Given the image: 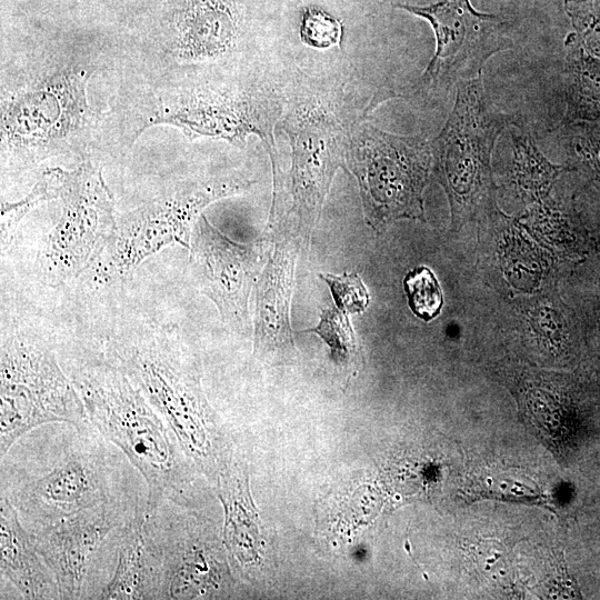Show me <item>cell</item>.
<instances>
[{
    "instance_id": "obj_1",
    "label": "cell",
    "mask_w": 600,
    "mask_h": 600,
    "mask_svg": "<svg viewBox=\"0 0 600 600\" xmlns=\"http://www.w3.org/2000/svg\"><path fill=\"white\" fill-rule=\"evenodd\" d=\"M71 381L89 421L143 477L148 488L146 509L186 504L191 459L123 369L113 364L87 367L76 371Z\"/></svg>"
},
{
    "instance_id": "obj_2",
    "label": "cell",
    "mask_w": 600,
    "mask_h": 600,
    "mask_svg": "<svg viewBox=\"0 0 600 600\" xmlns=\"http://www.w3.org/2000/svg\"><path fill=\"white\" fill-rule=\"evenodd\" d=\"M112 352L134 386L161 414L187 456L204 472L224 469L222 440L207 401L198 362L161 328H142L117 339Z\"/></svg>"
},
{
    "instance_id": "obj_3",
    "label": "cell",
    "mask_w": 600,
    "mask_h": 600,
    "mask_svg": "<svg viewBox=\"0 0 600 600\" xmlns=\"http://www.w3.org/2000/svg\"><path fill=\"white\" fill-rule=\"evenodd\" d=\"M510 122L489 101L481 74L458 82L453 108L430 143L433 171L450 206L451 229L494 208L491 153Z\"/></svg>"
},
{
    "instance_id": "obj_4",
    "label": "cell",
    "mask_w": 600,
    "mask_h": 600,
    "mask_svg": "<svg viewBox=\"0 0 600 600\" xmlns=\"http://www.w3.org/2000/svg\"><path fill=\"white\" fill-rule=\"evenodd\" d=\"M0 357V456L28 431L66 422H90L71 380L49 344L28 331L2 333Z\"/></svg>"
},
{
    "instance_id": "obj_5",
    "label": "cell",
    "mask_w": 600,
    "mask_h": 600,
    "mask_svg": "<svg viewBox=\"0 0 600 600\" xmlns=\"http://www.w3.org/2000/svg\"><path fill=\"white\" fill-rule=\"evenodd\" d=\"M431 163L427 140L354 124L344 169L357 179L366 222L377 234L399 219L426 221L423 190Z\"/></svg>"
},
{
    "instance_id": "obj_6",
    "label": "cell",
    "mask_w": 600,
    "mask_h": 600,
    "mask_svg": "<svg viewBox=\"0 0 600 600\" xmlns=\"http://www.w3.org/2000/svg\"><path fill=\"white\" fill-rule=\"evenodd\" d=\"M356 123L314 94L297 97L289 104L282 122L292 150L288 214L296 217V232L306 246L320 220L337 169L346 167L347 143Z\"/></svg>"
},
{
    "instance_id": "obj_7",
    "label": "cell",
    "mask_w": 600,
    "mask_h": 600,
    "mask_svg": "<svg viewBox=\"0 0 600 600\" xmlns=\"http://www.w3.org/2000/svg\"><path fill=\"white\" fill-rule=\"evenodd\" d=\"M251 181L241 176H222L183 182L128 212L117 224L108 248V264L126 273L170 244L190 248V239L201 211L222 198L247 191Z\"/></svg>"
},
{
    "instance_id": "obj_8",
    "label": "cell",
    "mask_w": 600,
    "mask_h": 600,
    "mask_svg": "<svg viewBox=\"0 0 600 600\" xmlns=\"http://www.w3.org/2000/svg\"><path fill=\"white\" fill-rule=\"evenodd\" d=\"M61 216L49 234L42 267L51 282L77 278L112 243L118 222L101 169L86 162L60 169Z\"/></svg>"
},
{
    "instance_id": "obj_9",
    "label": "cell",
    "mask_w": 600,
    "mask_h": 600,
    "mask_svg": "<svg viewBox=\"0 0 600 600\" xmlns=\"http://www.w3.org/2000/svg\"><path fill=\"white\" fill-rule=\"evenodd\" d=\"M282 104L256 88H197L162 102L146 127L170 124L190 139L209 137L243 146L259 137L277 167L273 127ZM144 127V128H146Z\"/></svg>"
},
{
    "instance_id": "obj_10",
    "label": "cell",
    "mask_w": 600,
    "mask_h": 600,
    "mask_svg": "<svg viewBox=\"0 0 600 600\" xmlns=\"http://www.w3.org/2000/svg\"><path fill=\"white\" fill-rule=\"evenodd\" d=\"M398 7L424 18L433 29L436 52L422 74L429 83L449 87L472 79L481 74L491 56L512 47L503 22L497 16L477 12L469 0Z\"/></svg>"
},
{
    "instance_id": "obj_11",
    "label": "cell",
    "mask_w": 600,
    "mask_h": 600,
    "mask_svg": "<svg viewBox=\"0 0 600 600\" xmlns=\"http://www.w3.org/2000/svg\"><path fill=\"white\" fill-rule=\"evenodd\" d=\"M263 241H233L203 214L191 236L190 264L200 291L217 307L226 326L246 336L250 331L249 297L260 274Z\"/></svg>"
},
{
    "instance_id": "obj_12",
    "label": "cell",
    "mask_w": 600,
    "mask_h": 600,
    "mask_svg": "<svg viewBox=\"0 0 600 600\" xmlns=\"http://www.w3.org/2000/svg\"><path fill=\"white\" fill-rule=\"evenodd\" d=\"M89 111L86 72L63 71L7 101L2 132L20 151L46 150L81 130Z\"/></svg>"
},
{
    "instance_id": "obj_13",
    "label": "cell",
    "mask_w": 600,
    "mask_h": 600,
    "mask_svg": "<svg viewBox=\"0 0 600 600\" xmlns=\"http://www.w3.org/2000/svg\"><path fill=\"white\" fill-rule=\"evenodd\" d=\"M8 499L40 529L110 501L109 472L102 457L74 449L47 472L19 484Z\"/></svg>"
},
{
    "instance_id": "obj_14",
    "label": "cell",
    "mask_w": 600,
    "mask_h": 600,
    "mask_svg": "<svg viewBox=\"0 0 600 600\" xmlns=\"http://www.w3.org/2000/svg\"><path fill=\"white\" fill-rule=\"evenodd\" d=\"M129 517L113 500L40 528L37 547L58 584L60 599H79L94 553Z\"/></svg>"
},
{
    "instance_id": "obj_15",
    "label": "cell",
    "mask_w": 600,
    "mask_h": 600,
    "mask_svg": "<svg viewBox=\"0 0 600 600\" xmlns=\"http://www.w3.org/2000/svg\"><path fill=\"white\" fill-rule=\"evenodd\" d=\"M118 559L100 599H167L163 530L154 511L133 514L119 528Z\"/></svg>"
},
{
    "instance_id": "obj_16",
    "label": "cell",
    "mask_w": 600,
    "mask_h": 600,
    "mask_svg": "<svg viewBox=\"0 0 600 600\" xmlns=\"http://www.w3.org/2000/svg\"><path fill=\"white\" fill-rule=\"evenodd\" d=\"M300 240L296 233L277 240L254 284L256 358L287 356L294 350L290 306Z\"/></svg>"
},
{
    "instance_id": "obj_17",
    "label": "cell",
    "mask_w": 600,
    "mask_h": 600,
    "mask_svg": "<svg viewBox=\"0 0 600 600\" xmlns=\"http://www.w3.org/2000/svg\"><path fill=\"white\" fill-rule=\"evenodd\" d=\"M174 29V54L188 62L228 53L240 34L232 0H186L176 13Z\"/></svg>"
},
{
    "instance_id": "obj_18",
    "label": "cell",
    "mask_w": 600,
    "mask_h": 600,
    "mask_svg": "<svg viewBox=\"0 0 600 600\" xmlns=\"http://www.w3.org/2000/svg\"><path fill=\"white\" fill-rule=\"evenodd\" d=\"M0 568L26 599H60L57 581L42 558L34 533L20 522L6 494L0 500Z\"/></svg>"
},
{
    "instance_id": "obj_19",
    "label": "cell",
    "mask_w": 600,
    "mask_h": 600,
    "mask_svg": "<svg viewBox=\"0 0 600 600\" xmlns=\"http://www.w3.org/2000/svg\"><path fill=\"white\" fill-rule=\"evenodd\" d=\"M167 558V599H198L218 594L230 579L217 549L207 540L192 534L174 537L164 533Z\"/></svg>"
},
{
    "instance_id": "obj_20",
    "label": "cell",
    "mask_w": 600,
    "mask_h": 600,
    "mask_svg": "<svg viewBox=\"0 0 600 600\" xmlns=\"http://www.w3.org/2000/svg\"><path fill=\"white\" fill-rule=\"evenodd\" d=\"M217 491L224 510V547L240 568L251 570L262 558V539L244 469L228 464L217 477Z\"/></svg>"
},
{
    "instance_id": "obj_21",
    "label": "cell",
    "mask_w": 600,
    "mask_h": 600,
    "mask_svg": "<svg viewBox=\"0 0 600 600\" xmlns=\"http://www.w3.org/2000/svg\"><path fill=\"white\" fill-rule=\"evenodd\" d=\"M514 180L524 197L532 199L547 194L563 166L550 163L527 134H513Z\"/></svg>"
},
{
    "instance_id": "obj_22",
    "label": "cell",
    "mask_w": 600,
    "mask_h": 600,
    "mask_svg": "<svg viewBox=\"0 0 600 600\" xmlns=\"http://www.w3.org/2000/svg\"><path fill=\"white\" fill-rule=\"evenodd\" d=\"M577 281L573 309L581 323L583 342L600 360V257L586 267Z\"/></svg>"
},
{
    "instance_id": "obj_23",
    "label": "cell",
    "mask_w": 600,
    "mask_h": 600,
    "mask_svg": "<svg viewBox=\"0 0 600 600\" xmlns=\"http://www.w3.org/2000/svg\"><path fill=\"white\" fill-rule=\"evenodd\" d=\"M60 183V168L48 169L27 197L17 202L1 201L0 241L2 251L10 246L17 226L31 209L43 201L59 198Z\"/></svg>"
},
{
    "instance_id": "obj_24",
    "label": "cell",
    "mask_w": 600,
    "mask_h": 600,
    "mask_svg": "<svg viewBox=\"0 0 600 600\" xmlns=\"http://www.w3.org/2000/svg\"><path fill=\"white\" fill-rule=\"evenodd\" d=\"M304 332L317 333L329 346L338 364L348 366L358 357V343L348 314L337 307L323 309L319 323Z\"/></svg>"
},
{
    "instance_id": "obj_25",
    "label": "cell",
    "mask_w": 600,
    "mask_h": 600,
    "mask_svg": "<svg viewBox=\"0 0 600 600\" xmlns=\"http://www.w3.org/2000/svg\"><path fill=\"white\" fill-rule=\"evenodd\" d=\"M402 283L408 306L414 316L429 322L440 314L443 306L442 290L428 267H416L406 274Z\"/></svg>"
},
{
    "instance_id": "obj_26",
    "label": "cell",
    "mask_w": 600,
    "mask_h": 600,
    "mask_svg": "<svg viewBox=\"0 0 600 600\" xmlns=\"http://www.w3.org/2000/svg\"><path fill=\"white\" fill-rule=\"evenodd\" d=\"M329 287L336 307L347 313H361L370 302V296L357 272H346L341 276L318 273Z\"/></svg>"
},
{
    "instance_id": "obj_27",
    "label": "cell",
    "mask_w": 600,
    "mask_h": 600,
    "mask_svg": "<svg viewBox=\"0 0 600 600\" xmlns=\"http://www.w3.org/2000/svg\"><path fill=\"white\" fill-rule=\"evenodd\" d=\"M300 39L311 48L327 49L340 41L341 23L320 9L308 8L302 16Z\"/></svg>"
}]
</instances>
